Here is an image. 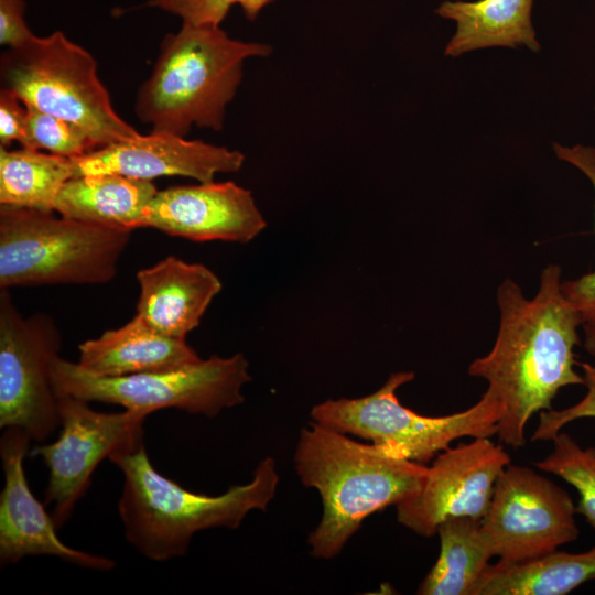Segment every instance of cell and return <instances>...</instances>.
<instances>
[{
  "mask_svg": "<svg viewBox=\"0 0 595 595\" xmlns=\"http://www.w3.org/2000/svg\"><path fill=\"white\" fill-rule=\"evenodd\" d=\"M61 333L44 313L23 316L9 289H0V428H19L43 442L61 426L51 365Z\"/></svg>",
  "mask_w": 595,
  "mask_h": 595,
  "instance_id": "9",
  "label": "cell"
},
{
  "mask_svg": "<svg viewBox=\"0 0 595 595\" xmlns=\"http://www.w3.org/2000/svg\"><path fill=\"white\" fill-rule=\"evenodd\" d=\"M510 463L509 454L489 437L442 451L428 467L420 491L396 506L398 522L430 538L447 518L482 519L498 476Z\"/></svg>",
  "mask_w": 595,
  "mask_h": 595,
  "instance_id": "12",
  "label": "cell"
},
{
  "mask_svg": "<svg viewBox=\"0 0 595 595\" xmlns=\"http://www.w3.org/2000/svg\"><path fill=\"white\" fill-rule=\"evenodd\" d=\"M26 107L22 148L79 158L98 149V143L80 127L65 119Z\"/></svg>",
  "mask_w": 595,
  "mask_h": 595,
  "instance_id": "24",
  "label": "cell"
},
{
  "mask_svg": "<svg viewBox=\"0 0 595 595\" xmlns=\"http://www.w3.org/2000/svg\"><path fill=\"white\" fill-rule=\"evenodd\" d=\"M136 315L156 332L177 339L196 328L220 292L219 278L201 263L169 256L137 272Z\"/></svg>",
  "mask_w": 595,
  "mask_h": 595,
  "instance_id": "16",
  "label": "cell"
},
{
  "mask_svg": "<svg viewBox=\"0 0 595 595\" xmlns=\"http://www.w3.org/2000/svg\"><path fill=\"white\" fill-rule=\"evenodd\" d=\"M131 232L1 205L0 289L107 283Z\"/></svg>",
  "mask_w": 595,
  "mask_h": 595,
  "instance_id": "5",
  "label": "cell"
},
{
  "mask_svg": "<svg viewBox=\"0 0 595 595\" xmlns=\"http://www.w3.org/2000/svg\"><path fill=\"white\" fill-rule=\"evenodd\" d=\"M31 436L19 428H8L0 439L4 485L0 495V564H15L25 556H56L72 564L109 571L116 562L73 549L61 541L52 516L26 482L23 462Z\"/></svg>",
  "mask_w": 595,
  "mask_h": 595,
  "instance_id": "13",
  "label": "cell"
},
{
  "mask_svg": "<svg viewBox=\"0 0 595 595\" xmlns=\"http://www.w3.org/2000/svg\"><path fill=\"white\" fill-rule=\"evenodd\" d=\"M24 10V0H0L1 45L20 47L35 36L26 25Z\"/></svg>",
  "mask_w": 595,
  "mask_h": 595,
  "instance_id": "28",
  "label": "cell"
},
{
  "mask_svg": "<svg viewBox=\"0 0 595 595\" xmlns=\"http://www.w3.org/2000/svg\"><path fill=\"white\" fill-rule=\"evenodd\" d=\"M575 513L565 489L531 467L510 463L496 480L480 530L493 556L518 562L576 540Z\"/></svg>",
  "mask_w": 595,
  "mask_h": 595,
  "instance_id": "10",
  "label": "cell"
},
{
  "mask_svg": "<svg viewBox=\"0 0 595 595\" xmlns=\"http://www.w3.org/2000/svg\"><path fill=\"white\" fill-rule=\"evenodd\" d=\"M595 580V545L581 553L551 551L489 564L470 595H564Z\"/></svg>",
  "mask_w": 595,
  "mask_h": 595,
  "instance_id": "20",
  "label": "cell"
},
{
  "mask_svg": "<svg viewBox=\"0 0 595 595\" xmlns=\"http://www.w3.org/2000/svg\"><path fill=\"white\" fill-rule=\"evenodd\" d=\"M244 354L216 355L174 370L121 377H97L77 363L57 356L51 365L56 394H69L87 402L112 403L149 414L174 408L190 414L217 416L241 404L242 387L251 381Z\"/></svg>",
  "mask_w": 595,
  "mask_h": 595,
  "instance_id": "8",
  "label": "cell"
},
{
  "mask_svg": "<svg viewBox=\"0 0 595 595\" xmlns=\"http://www.w3.org/2000/svg\"><path fill=\"white\" fill-rule=\"evenodd\" d=\"M584 348L595 358V325L584 324Z\"/></svg>",
  "mask_w": 595,
  "mask_h": 595,
  "instance_id": "30",
  "label": "cell"
},
{
  "mask_svg": "<svg viewBox=\"0 0 595 595\" xmlns=\"http://www.w3.org/2000/svg\"><path fill=\"white\" fill-rule=\"evenodd\" d=\"M414 372L398 371L374 393L355 399H328L310 412L314 422L386 447L410 461L424 464L457 439L497 434L502 407L487 388L467 410L426 416L402 405L397 390L412 381Z\"/></svg>",
  "mask_w": 595,
  "mask_h": 595,
  "instance_id": "7",
  "label": "cell"
},
{
  "mask_svg": "<svg viewBox=\"0 0 595 595\" xmlns=\"http://www.w3.org/2000/svg\"><path fill=\"white\" fill-rule=\"evenodd\" d=\"M561 268L547 266L532 299L511 279L497 289L499 326L490 351L474 359L468 375L487 381L502 407L498 439L518 448L526 444V426L541 411L552 409L561 388L583 385L575 371L574 347L580 344V313L561 290Z\"/></svg>",
  "mask_w": 595,
  "mask_h": 595,
  "instance_id": "1",
  "label": "cell"
},
{
  "mask_svg": "<svg viewBox=\"0 0 595 595\" xmlns=\"http://www.w3.org/2000/svg\"><path fill=\"white\" fill-rule=\"evenodd\" d=\"M556 158L580 170L593 184L595 191V148L576 144L572 147L553 143ZM565 298L580 313L583 325H595V271L574 280L561 282Z\"/></svg>",
  "mask_w": 595,
  "mask_h": 595,
  "instance_id": "25",
  "label": "cell"
},
{
  "mask_svg": "<svg viewBox=\"0 0 595 595\" xmlns=\"http://www.w3.org/2000/svg\"><path fill=\"white\" fill-rule=\"evenodd\" d=\"M551 453L536 466L572 485L580 499L576 512L595 529V447H581L567 433L559 432L552 440Z\"/></svg>",
  "mask_w": 595,
  "mask_h": 595,
  "instance_id": "23",
  "label": "cell"
},
{
  "mask_svg": "<svg viewBox=\"0 0 595 595\" xmlns=\"http://www.w3.org/2000/svg\"><path fill=\"white\" fill-rule=\"evenodd\" d=\"M439 558L418 588L420 595H470L493 554L480 519L451 517L440 523Z\"/></svg>",
  "mask_w": 595,
  "mask_h": 595,
  "instance_id": "21",
  "label": "cell"
},
{
  "mask_svg": "<svg viewBox=\"0 0 595 595\" xmlns=\"http://www.w3.org/2000/svg\"><path fill=\"white\" fill-rule=\"evenodd\" d=\"M269 44L231 39L220 25L183 22L167 34L134 112L151 132L186 137L193 127L219 131L244 76L245 62L267 57Z\"/></svg>",
  "mask_w": 595,
  "mask_h": 595,
  "instance_id": "4",
  "label": "cell"
},
{
  "mask_svg": "<svg viewBox=\"0 0 595 595\" xmlns=\"http://www.w3.org/2000/svg\"><path fill=\"white\" fill-rule=\"evenodd\" d=\"M72 162L73 177L112 173L149 181L185 176L207 183L218 173L238 172L245 163V154L202 140L151 132L98 148L73 158Z\"/></svg>",
  "mask_w": 595,
  "mask_h": 595,
  "instance_id": "15",
  "label": "cell"
},
{
  "mask_svg": "<svg viewBox=\"0 0 595 595\" xmlns=\"http://www.w3.org/2000/svg\"><path fill=\"white\" fill-rule=\"evenodd\" d=\"M74 176L72 159L0 147V204L54 212L55 198Z\"/></svg>",
  "mask_w": 595,
  "mask_h": 595,
  "instance_id": "22",
  "label": "cell"
},
{
  "mask_svg": "<svg viewBox=\"0 0 595 595\" xmlns=\"http://www.w3.org/2000/svg\"><path fill=\"white\" fill-rule=\"evenodd\" d=\"M266 226L252 193L230 181L158 191L142 224L188 240L240 244L253 240Z\"/></svg>",
  "mask_w": 595,
  "mask_h": 595,
  "instance_id": "14",
  "label": "cell"
},
{
  "mask_svg": "<svg viewBox=\"0 0 595 595\" xmlns=\"http://www.w3.org/2000/svg\"><path fill=\"white\" fill-rule=\"evenodd\" d=\"M274 0H150L147 6L158 8L194 24L220 25L230 8L240 6L245 17L253 21L260 11Z\"/></svg>",
  "mask_w": 595,
  "mask_h": 595,
  "instance_id": "26",
  "label": "cell"
},
{
  "mask_svg": "<svg viewBox=\"0 0 595 595\" xmlns=\"http://www.w3.org/2000/svg\"><path fill=\"white\" fill-rule=\"evenodd\" d=\"M294 467L321 496L322 518L307 542L311 555L325 560L339 554L370 515L415 496L428 473L423 464L314 421L300 433Z\"/></svg>",
  "mask_w": 595,
  "mask_h": 595,
  "instance_id": "2",
  "label": "cell"
},
{
  "mask_svg": "<svg viewBox=\"0 0 595 595\" xmlns=\"http://www.w3.org/2000/svg\"><path fill=\"white\" fill-rule=\"evenodd\" d=\"M158 193L152 181L120 174L75 176L58 192L60 216L113 229L141 228L144 210Z\"/></svg>",
  "mask_w": 595,
  "mask_h": 595,
  "instance_id": "19",
  "label": "cell"
},
{
  "mask_svg": "<svg viewBox=\"0 0 595 595\" xmlns=\"http://www.w3.org/2000/svg\"><path fill=\"white\" fill-rule=\"evenodd\" d=\"M123 474L118 501L127 541L143 556L167 561L185 555L196 532L210 528L237 529L252 510H266L280 476L272 457L262 459L252 479L218 496L196 494L160 474L143 441L109 457Z\"/></svg>",
  "mask_w": 595,
  "mask_h": 595,
  "instance_id": "3",
  "label": "cell"
},
{
  "mask_svg": "<svg viewBox=\"0 0 595 595\" xmlns=\"http://www.w3.org/2000/svg\"><path fill=\"white\" fill-rule=\"evenodd\" d=\"M0 75L1 88L24 105L77 125L99 148L140 136L115 111L95 58L61 31L8 48Z\"/></svg>",
  "mask_w": 595,
  "mask_h": 595,
  "instance_id": "6",
  "label": "cell"
},
{
  "mask_svg": "<svg viewBox=\"0 0 595 595\" xmlns=\"http://www.w3.org/2000/svg\"><path fill=\"white\" fill-rule=\"evenodd\" d=\"M77 365L97 377L178 369L202 358L185 342L165 336L138 315L123 326L79 344Z\"/></svg>",
  "mask_w": 595,
  "mask_h": 595,
  "instance_id": "17",
  "label": "cell"
},
{
  "mask_svg": "<svg viewBox=\"0 0 595 595\" xmlns=\"http://www.w3.org/2000/svg\"><path fill=\"white\" fill-rule=\"evenodd\" d=\"M534 0L444 1L435 13L455 23V32L444 55L463 54L490 47H526L539 52L541 45L532 25Z\"/></svg>",
  "mask_w": 595,
  "mask_h": 595,
  "instance_id": "18",
  "label": "cell"
},
{
  "mask_svg": "<svg viewBox=\"0 0 595 595\" xmlns=\"http://www.w3.org/2000/svg\"><path fill=\"white\" fill-rule=\"evenodd\" d=\"M57 400L60 436L34 447L32 456H41L47 467L44 505H53L51 516L58 530L86 494L98 464L113 452L143 441V422L149 413L133 409L99 412L69 394H57Z\"/></svg>",
  "mask_w": 595,
  "mask_h": 595,
  "instance_id": "11",
  "label": "cell"
},
{
  "mask_svg": "<svg viewBox=\"0 0 595 595\" xmlns=\"http://www.w3.org/2000/svg\"><path fill=\"white\" fill-rule=\"evenodd\" d=\"M584 386L587 389L584 398L574 405L562 410H545L540 412L539 424L531 441H551L567 423L581 418H595V366L581 363Z\"/></svg>",
  "mask_w": 595,
  "mask_h": 595,
  "instance_id": "27",
  "label": "cell"
},
{
  "mask_svg": "<svg viewBox=\"0 0 595 595\" xmlns=\"http://www.w3.org/2000/svg\"><path fill=\"white\" fill-rule=\"evenodd\" d=\"M26 118L25 105L12 93L0 91V147L9 148L12 142L21 143Z\"/></svg>",
  "mask_w": 595,
  "mask_h": 595,
  "instance_id": "29",
  "label": "cell"
}]
</instances>
